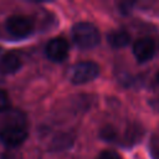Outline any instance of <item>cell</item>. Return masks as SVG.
Segmentation results:
<instances>
[{"instance_id":"9","label":"cell","mask_w":159,"mask_h":159,"mask_svg":"<svg viewBox=\"0 0 159 159\" xmlns=\"http://www.w3.org/2000/svg\"><path fill=\"white\" fill-rule=\"evenodd\" d=\"M73 142V138L70 134H60L57 137H55L51 142V148L53 150H63L66 148H68Z\"/></svg>"},{"instance_id":"15","label":"cell","mask_w":159,"mask_h":159,"mask_svg":"<svg viewBox=\"0 0 159 159\" xmlns=\"http://www.w3.org/2000/svg\"><path fill=\"white\" fill-rule=\"evenodd\" d=\"M157 81H158V83H159V72H158V75H157Z\"/></svg>"},{"instance_id":"7","label":"cell","mask_w":159,"mask_h":159,"mask_svg":"<svg viewBox=\"0 0 159 159\" xmlns=\"http://www.w3.org/2000/svg\"><path fill=\"white\" fill-rule=\"evenodd\" d=\"M21 57L16 52H6L0 57V75H12L21 68Z\"/></svg>"},{"instance_id":"11","label":"cell","mask_w":159,"mask_h":159,"mask_svg":"<svg viewBox=\"0 0 159 159\" xmlns=\"http://www.w3.org/2000/svg\"><path fill=\"white\" fill-rule=\"evenodd\" d=\"M142 133H143V132H142V128L133 125V127L128 128L127 134H125V137H127L125 140H128L130 144H134V143H137V142L139 140V138L142 137Z\"/></svg>"},{"instance_id":"1","label":"cell","mask_w":159,"mask_h":159,"mask_svg":"<svg viewBox=\"0 0 159 159\" xmlns=\"http://www.w3.org/2000/svg\"><path fill=\"white\" fill-rule=\"evenodd\" d=\"M9 120L4 122L0 127V142L6 147L15 148L21 145L29 135L27 125L21 114L15 113Z\"/></svg>"},{"instance_id":"5","label":"cell","mask_w":159,"mask_h":159,"mask_svg":"<svg viewBox=\"0 0 159 159\" xmlns=\"http://www.w3.org/2000/svg\"><path fill=\"white\" fill-rule=\"evenodd\" d=\"M68 52H70V45L67 40L61 36L51 39L45 47V55L52 62L65 61L68 56Z\"/></svg>"},{"instance_id":"4","label":"cell","mask_w":159,"mask_h":159,"mask_svg":"<svg viewBox=\"0 0 159 159\" xmlns=\"http://www.w3.org/2000/svg\"><path fill=\"white\" fill-rule=\"evenodd\" d=\"M7 34L15 39H25L34 31V22L25 15H11L5 22Z\"/></svg>"},{"instance_id":"3","label":"cell","mask_w":159,"mask_h":159,"mask_svg":"<svg viewBox=\"0 0 159 159\" xmlns=\"http://www.w3.org/2000/svg\"><path fill=\"white\" fill-rule=\"evenodd\" d=\"M99 75V66L93 61H82L70 70V81L73 84H84L96 80Z\"/></svg>"},{"instance_id":"16","label":"cell","mask_w":159,"mask_h":159,"mask_svg":"<svg viewBox=\"0 0 159 159\" xmlns=\"http://www.w3.org/2000/svg\"><path fill=\"white\" fill-rule=\"evenodd\" d=\"M0 50H1V47H0Z\"/></svg>"},{"instance_id":"13","label":"cell","mask_w":159,"mask_h":159,"mask_svg":"<svg viewBox=\"0 0 159 159\" xmlns=\"http://www.w3.org/2000/svg\"><path fill=\"white\" fill-rule=\"evenodd\" d=\"M96 159H120V157L114 150H102Z\"/></svg>"},{"instance_id":"8","label":"cell","mask_w":159,"mask_h":159,"mask_svg":"<svg viewBox=\"0 0 159 159\" xmlns=\"http://www.w3.org/2000/svg\"><path fill=\"white\" fill-rule=\"evenodd\" d=\"M108 43L114 48L124 47L130 41V35L127 30H113L107 35Z\"/></svg>"},{"instance_id":"12","label":"cell","mask_w":159,"mask_h":159,"mask_svg":"<svg viewBox=\"0 0 159 159\" xmlns=\"http://www.w3.org/2000/svg\"><path fill=\"white\" fill-rule=\"evenodd\" d=\"M9 106H10V98H9V94L5 89L0 88V113L5 112L9 109Z\"/></svg>"},{"instance_id":"14","label":"cell","mask_w":159,"mask_h":159,"mask_svg":"<svg viewBox=\"0 0 159 159\" xmlns=\"http://www.w3.org/2000/svg\"><path fill=\"white\" fill-rule=\"evenodd\" d=\"M152 107H153L157 112H159V97H158V98H154V99L152 101Z\"/></svg>"},{"instance_id":"10","label":"cell","mask_w":159,"mask_h":159,"mask_svg":"<svg viewBox=\"0 0 159 159\" xmlns=\"http://www.w3.org/2000/svg\"><path fill=\"white\" fill-rule=\"evenodd\" d=\"M101 138L103 139V140H106V142H117V132H116V129L113 128V127H111V125H107V127H104V128H102L101 129Z\"/></svg>"},{"instance_id":"6","label":"cell","mask_w":159,"mask_h":159,"mask_svg":"<svg viewBox=\"0 0 159 159\" xmlns=\"http://www.w3.org/2000/svg\"><path fill=\"white\" fill-rule=\"evenodd\" d=\"M155 53V43L149 37H140L133 43V55L140 63L148 62Z\"/></svg>"},{"instance_id":"2","label":"cell","mask_w":159,"mask_h":159,"mask_svg":"<svg viewBox=\"0 0 159 159\" xmlns=\"http://www.w3.org/2000/svg\"><path fill=\"white\" fill-rule=\"evenodd\" d=\"M72 40L80 48H93L101 42V32L97 26L91 22H76L71 30Z\"/></svg>"}]
</instances>
